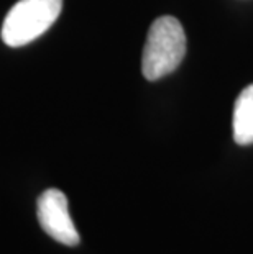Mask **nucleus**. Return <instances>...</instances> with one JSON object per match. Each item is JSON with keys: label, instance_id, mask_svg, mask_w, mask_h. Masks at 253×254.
Segmentation results:
<instances>
[{"label": "nucleus", "instance_id": "4", "mask_svg": "<svg viewBox=\"0 0 253 254\" xmlns=\"http://www.w3.org/2000/svg\"><path fill=\"white\" fill-rule=\"evenodd\" d=\"M234 139L239 144H253V84L237 97L234 107Z\"/></svg>", "mask_w": 253, "mask_h": 254}, {"label": "nucleus", "instance_id": "1", "mask_svg": "<svg viewBox=\"0 0 253 254\" xmlns=\"http://www.w3.org/2000/svg\"><path fill=\"white\" fill-rule=\"evenodd\" d=\"M186 55V35L179 20L160 17L150 26L143 48L142 72L145 79L158 80L179 66Z\"/></svg>", "mask_w": 253, "mask_h": 254}, {"label": "nucleus", "instance_id": "3", "mask_svg": "<svg viewBox=\"0 0 253 254\" xmlns=\"http://www.w3.org/2000/svg\"><path fill=\"white\" fill-rule=\"evenodd\" d=\"M38 221L53 240L66 246L79 245V233L68 208L66 195L58 189H48L38 197Z\"/></svg>", "mask_w": 253, "mask_h": 254}, {"label": "nucleus", "instance_id": "2", "mask_svg": "<svg viewBox=\"0 0 253 254\" xmlns=\"http://www.w3.org/2000/svg\"><path fill=\"white\" fill-rule=\"evenodd\" d=\"M61 8L63 0H20L3 20V43L12 48L28 45L55 23Z\"/></svg>", "mask_w": 253, "mask_h": 254}]
</instances>
